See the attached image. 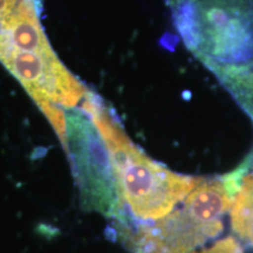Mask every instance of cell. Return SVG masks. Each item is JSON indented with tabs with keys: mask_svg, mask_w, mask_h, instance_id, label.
<instances>
[{
	"mask_svg": "<svg viewBox=\"0 0 253 253\" xmlns=\"http://www.w3.org/2000/svg\"><path fill=\"white\" fill-rule=\"evenodd\" d=\"M0 61L38 106L50 103L65 109L75 108L84 99L88 88L66 68L54 50L31 53L2 46Z\"/></svg>",
	"mask_w": 253,
	"mask_h": 253,
	"instance_id": "obj_5",
	"label": "cell"
},
{
	"mask_svg": "<svg viewBox=\"0 0 253 253\" xmlns=\"http://www.w3.org/2000/svg\"><path fill=\"white\" fill-rule=\"evenodd\" d=\"M20 1L21 0H0V36L4 33L8 18L14 13Z\"/></svg>",
	"mask_w": 253,
	"mask_h": 253,
	"instance_id": "obj_8",
	"label": "cell"
},
{
	"mask_svg": "<svg viewBox=\"0 0 253 253\" xmlns=\"http://www.w3.org/2000/svg\"><path fill=\"white\" fill-rule=\"evenodd\" d=\"M185 46L217 74L253 56V0H166Z\"/></svg>",
	"mask_w": 253,
	"mask_h": 253,
	"instance_id": "obj_3",
	"label": "cell"
},
{
	"mask_svg": "<svg viewBox=\"0 0 253 253\" xmlns=\"http://www.w3.org/2000/svg\"><path fill=\"white\" fill-rule=\"evenodd\" d=\"M230 212L236 235L253 246V173L240 179Z\"/></svg>",
	"mask_w": 253,
	"mask_h": 253,
	"instance_id": "obj_6",
	"label": "cell"
},
{
	"mask_svg": "<svg viewBox=\"0 0 253 253\" xmlns=\"http://www.w3.org/2000/svg\"><path fill=\"white\" fill-rule=\"evenodd\" d=\"M81 107L102 135L123 203L137 219L158 220L168 216L203 181L202 177L173 172L147 156L132 143L118 116L94 91L87 89Z\"/></svg>",
	"mask_w": 253,
	"mask_h": 253,
	"instance_id": "obj_1",
	"label": "cell"
},
{
	"mask_svg": "<svg viewBox=\"0 0 253 253\" xmlns=\"http://www.w3.org/2000/svg\"><path fill=\"white\" fill-rule=\"evenodd\" d=\"M243 177L242 169L219 177L203 178L182 207L156 223L118 229L134 253H191L223 230V219L231 210Z\"/></svg>",
	"mask_w": 253,
	"mask_h": 253,
	"instance_id": "obj_2",
	"label": "cell"
},
{
	"mask_svg": "<svg viewBox=\"0 0 253 253\" xmlns=\"http://www.w3.org/2000/svg\"><path fill=\"white\" fill-rule=\"evenodd\" d=\"M191 253H244L242 248H240L238 243L236 242V239H233L232 237H227L225 239H221L219 242H217L216 244L209 246L207 249L201 250L197 252H191Z\"/></svg>",
	"mask_w": 253,
	"mask_h": 253,
	"instance_id": "obj_7",
	"label": "cell"
},
{
	"mask_svg": "<svg viewBox=\"0 0 253 253\" xmlns=\"http://www.w3.org/2000/svg\"><path fill=\"white\" fill-rule=\"evenodd\" d=\"M66 142L63 149L72 163L80 192L81 207L126 225L125 203L120 194L112 157L102 135L84 109H65Z\"/></svg>",
	"mask_w": 253,
	"mask_h": 253,
	"instance_id": "obj_4",
	"label": "cell"
}]
</instances>
